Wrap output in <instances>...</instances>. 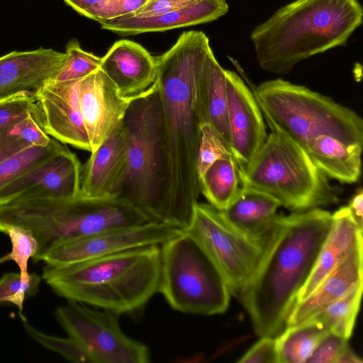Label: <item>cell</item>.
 Instances as JSON below:
<instances>
[{
    "label": "cell",
    "mask_w": 363,
    "mask_h": 363,
    "mask_svg": "<svg viewBox=\"0 0 363 363\" xmlns=\"http://www.w3.org/2000/svg\"><path fill=\"white\" fill-rule=\"evenodd\" d=\"M183 230L155 221L113 228L58 242L40 261L50 266H62L118 253L128 250L160 245Z\"/></svg>",
    "instance_id": "7c38bea8"
},
{
    "label": "cell",
    "mask_w": 363,
    "mask_h": 363,
    "mask_svg": "<svg viewBox=\"0 0 363 363\" xmlns=\"http://www.w3.org/2000/svg\"><path fill=\"white\" fill-rule=\"evenodd\" d=\"M34 91H23L0 100V133L6 132L37 111Z\"/></svg>",
    "instance_id": "836d02e7"
},
{
    "label": "cell",
    "mask_w": 363,
    "mask_h": 363,
    "mask_svg": "<svg viewBox=\"0 0 363 363\" xmlns=\"http://www.w3.org/2000/svg\"><path fill=\"white\" fill-rule=\"evenodd\" d=\"M348 339L328 333L317 345L306 363H337L343 352L350 347Z\"/></svg>",
    "instance_id": "d590c367"
},
{
    "label": "cell",
    "mask_w": 363,
    "mask_h": 363,
    "mask_svg": "<svg viewBox=\"0 0 363 363\" xmlns=\"http://www.w3.org/2000/svg\"><path fill=\"white\" fill-rule=\"evenodd\" d=\"M160 245H148L62 266L45 264L42 278L55 293L118 315L143 310L158 293Z\"/></svg>",
    "instance_id": "277c9868"
},
{
    "label": "cell",
    "mask_w": 363,
    "mask_h": 363,
    "mask_svg": "<svg viewBox=\"0 0 363 363\" xmlns=\"http://www.w3.org/2000/svg\"><path fill=\"white\" fill-rule=\"evenodd\" d=\"M91 153L82 167L79 196H118L127 170L126 144L122 121Z\"/></svg>",
    "instance_id": "e0dca14e"
},
{
    "label": "cell",
    "mask_w": 363,
    "mask_h": 363,
    "mask_svg": "<svg viewBox=\"0 0 363 363\" xmlns=\"http://www.w3.org/2000/svg\"><path fill=\"white\" fill-rule=\"evenodd\" d=\"M29 146V143L8 131L0 133V162Z\"/></svg>",
    "instance_id": "60d3db41"
},
{
    "label": "cell",
    "mask_w": 363,
    "mask_h": 363,
    "mask_svg": "<svg viewBox=\"0 0 363 363\" xmlns=\"http://www.w3.org/2000/svg\"><path fill=\"white\" fill-rule=\"evenodd\" d=\"M362 202V189H359L347 206L353 219L361 229H363Z\"/></svg>",
    "instance_id": "7bdbcfd3"
},
{
    "label": "cell",
    "mask_w": 363,
    "mask_h": 363,
    "mask_svg": "<svg viewBox=\"0 0 363 363\" xmlns=\"http://www.w3.org/2000/svg\"><path fill=\"white\" fill-rule=\"evenodd\" d=\"M79 14L92 19L95 11L106 0H64Z\"/></svg>",
    "instance_id": "b9f144b4"
},
{
    "label": "cell",
    "mask_w": 363,
    "mask_h": 363,
    "mask_svg": "<svg viewBox=\"0 0 363 363\" xmlns=\"http://www.w3.org/2000/svg\"><path fill=\"white\" fill-rule=\"evenodd\" d=\"M201 193L209 204L225 210L238 196L242 182L238 164L234 157L215 161L200 178Z\"/></svg>",
    "instance_id": "4316f807"
},
{
    "label": "cell",
    "mask_w": 363,
    "mask_h": 363,
    "mask_svg": "<svg viewBox=\"0 0 363 363\" xmlns=\"http://www.w3.org/2000/svg\"><path fill=\"white\" fill-rule=\"evenodd\" d=\"M226 0H199L181 9L152 16H123L100 21L102 29L123 35L164 31L213 21L228 13Z\"/></svg>",
    "instance_id": "44dd1931"
},
{
    "label": "cell",
    "mask_w": 363,
    "mask_h": 363,
    "mask_svg": "<svg viewBox=\"0 0 363 363\" xmlns=\"http://www.w3.org/2000/svg\"><path fill=\"white\" fill-rule=\"evenodd\" d=\"M101 69L125 96L146 91L155 82L156 58L140 44L128 40L116 42L101 58Z\"/></svg>",
    "instance_id": "ffe728a7"
},
{
    "label": "cell",
    "mask_w": 363,
    "mask_h": 363,
    "mask_svg": "<svg viewBox=\"0 0 363 363\" xmlns=\"http://www.w3.org/2000/svg\"><path fill=\"white\" fill-rule=\"evenodd\" d=\"M127 170L119 196L157 221L161 184L162 108L153 83L130 104L122 120Z\"/></svg>",
    "instance_id": "9c48e42d"
},
{
    "label": "cell",
    "mask_w": 363,
    "mask_h": 363,
    "mask_svg": "<svg viewBox=\"0 0 363 363\" xmlns=\"http://www.w3.org/2000/svg\"><path fill=\"white\" fill-rule=\"evenodd\" d=\"M234 157L230 149L208 123L201 128V135L196 157L199 179L215 161Z\"/></svg>",
    "instance_id": "d6a6232c"
},
{
    "label": "cell",
    "mask_w": 363,
    "mask_h": 363,
    "mask_svg": "<svg viewBox=\"0 0 363 363\" xmlns=\"http://www.w3.org/2000/svg\"><path fill=\"white\" fill-rule=\"evenodd\" d=\"M199 0H147L137 11L128 14L135 16H152L188 7Z\"/></svg>",
    "instance_id": "ab89813d"
},
{
    "label": "cell",
    "mask_w": 363,
    "mask_h": 363,
    "mask_svg": "<svg viewBox=\"0 0 363 363\" xmlns=\"http://www.w3.org/2000/svg\"><path fill=\"white\" fill-rule=\"evenodd\" d=\"M65 58V53L42 48L0 57V100L19 92H35L53 78Z\"/></svg>",
    "instance_id": "ac0fdd59"
},
{
    "label": "cell",
    "mask_w": 363,
    "mask_h": 363,
    "mask_svg": "<svg viewBox=\"0 0 363 363\" xmlns=\"http://www.w3.org/2000/svg\"><path fill=\"white\" fill-rule=\"evenodd\" d=\"M362 282V239L351 247L340 262L309 296L294 304L288 317L286 327L297 325L315 316Z\"/></svg>",
    "instance_id": "d6986e66"
},
{
    "label": "cell",
    "mask_w": 363,
    "mask_h": 363,
    "mask_svg": "<svg viewBox=\"0 0 363 363\" xmlns=\"http://www.w3.org/2000/svg\"><path fill=\"white\" fill-rule=\"evenodd\" d=\"M362 151V145L345 144L323 135L317 136L306 150L312 162L328 178L347 184L360 177Z\"/></svg>",
    "instance_id": "cb8c5ba5"
},
{
    "label": "cell",
    "mask_w": 363,
    "mask_h": 363,
    "mask_svg": "<svg viewBox=\"0 0 363 363\" xmlns=\"http://www.w3.org/2000/svg\"><path fill=\"white\" fill-rule=\"evenodd\" d=\"M158 293L169 306L187 314L224 313L230 293L220 270L190 235L182 232L160 245Z\"/></svg>",
    "instance_id": "ba28073f"
},
{
    "label": "cell",
    "mask_w": 363,
    "mask_h": 363,
    "mask_svg": "<svg viewBox=\"0 0 363 363\" xmlns=\"http://www.w3.org/2000/svg\"><path fill=\"white\" fill-rule=\"evenodd\" d=\"M241 182L242 188L262 192L295 211L335 203L341 193L303 148L274 130L245 169Z\"/></svg>",
    "instance_id": "52a82bcc"
},
{
    "label": "cell",
    "mask_w": 363,
    "mask_h": 363,
    "mask_svg": "<svg viewBox=\"0 0 363 363\" xmlns=\"http://www.w3.org/2000/svg\"><path fill=\"white\" fill-rule=\"evenodd\" d=\"M330 332L315 318L286 327L275 337L278 363H306Z\"/></svg>",
    "instance_id": "484cf974"
},
{
    "label": "cell",
    "mask_w": 363,
    "mask_h": 363,
    "mask_svg": "<svg viewBox=\"0 0 363 363\" xmlns=\"http://www.w3.org/2000/svg\"><path fill=\"white\" fill-rule=\"evenodd\" d=\"M8 132L10 135L21 138L34 146L45 147L52 141L40 124L38 108L35 113L28 116L11 128Z\"/></svg>",
    "instance_id": "8d00e7d4"
},
{
    "label": "cell",
    "mask_w": 363,
    "mask_h": 363,
    "mask_svg": "<svg viewBox=\"0 0 363 363\" xmlns=\"http://www.w3.org/2000/svg\"><path fill=\"white\" fill-rule=\"evenodd\" d=\"M63 145L55 139L45 147L31 145L0 162V190L15 178L37 166Z\"/></svg>",
    "instance_id": "f1b7e54d"
},
{
    "label": "cell",
    "mask_w": 363,
    "mask_h": 363,
    "mask_svg": "<svg viewBox=\"0 0 363 363\" xmlns=\"http://www.w3.org/2000/svg\"><path fill=\"white\" fill-rule=\"evenodd\" d=\"M147 0H106L94 12L97 22L126 16L140 9Z\"/></svg>",
    "instance_id": "74e56055"
},
{
    "label": "cell",
    "mask_w": 363,
    "mask_h": 363,
    "mask_svg": "<svg viewBox=\"0 0 363 363\" xmlns=\"http://www.w3.org/2000/svg\"><path fill=\"white\" fill-rule=\"evenodd\" d=\"M202 31L182 33L156 57L162 108V166L157 221L185 229L201 194L196 157L203 124L199 83L208 52Z\"/></svg>",
    "instance_id": "6da1fadb"
},
{
    "label": "cell",
    "mask_w": 363,
    "mask_h": 363,
    "mask_svg": "<svg viewBox=\"0 0 363 363\" xmlns=\"http://www.w3.org/2000/svg\"><path fill=\"white\" fill-rule=\"evenodd\" d=\"M79 80L52 79L35 91L40 124L56 140L91 151L80 106Z\"/></svg>",
    "instance_id": "5bb4252c"
},
{
    "label": "cell",
    "mask_w": 363,
    "mask_h": 363,
    "mask_svg": "<svg viewBox=\"0 0 363 363\" xmlns=\"http://www.w3.org/2000/svg\"><path fill=\"white\" fill-rule=\"evenodd\" d=\"M41 278L35 273H30L26 278L16 272H9L0 279V304L11 303L18 309L22 321L26 320L23 315V304L26 298L35 296L38 291Z\"/></svg>",
    "instance_id": "4dcf8cb0"
},
{
    "label": "cell",
    "mask_w": 363,
    "mask_h": 363,
    "mask_svg": "<svg viewBox=\"0 0 363 363\" xmlns=\"http://www.w3.org/2000/svg\"><path fill=\"white\" fill-rule=\"evenodd\" d=\"M270 225L261 235H249L231 224L222 211L198 202L183 232L202 247L220 270L230 294L240 299L263 255Z\"/></svg>",
    "instance_id": "30bf717a"
},
{
    "label": "cell",
    "mask_w": 363,
    "mask_h": 363,
    "mask_svg": "<svg viewBox=\"0 0 363 363\" xmlns=\"http://www.w3.org/2000/svg\"><path fill=\"white\" fill-rule=\"evenodd\" d=\"M199 101L203 123H208L231 150L225 69L208 52L199 83Z\"/></svg>",
    "instance_id": "603a6c76"
},
{
    "label": "cell",
    "mask_w": 363,
    "mask_h": 363,
    "mask_svg": "<svg viewBox=\"0 0 363 363\" xmlns=\"http://www.w3.org/2000/svg\"><path fill=\"white\" fill-rule=\"evenodd\" d=\"M150 221L128 200L120 197L72 199L37 198L13 201L0 207V228L28 230L38 242L35 262L54 245L101 230Z\"/></svg>",
    "instance_id": "5b68a950"
},
{
    "label": "cell",
    "mask_w": 363,
    "mask_h": 363,
    "mask_svg": "<svg viewBox=\"0 0 363 363\" xmlns=\"http://www.w3.org/2000/svg\"><path fill=\"white\" fill-rule=\"evenodd\" d=\"M82 167L63 145L48 159L15 178L0 190V207L16 200L72 199L79 196Z\"/></svg>",
    "instance_id": "4fadbf2b"
},
{
    "label": "cell",
    "mask_w": 363,
    "mask_h": 363,
    "mask_svg": "<svg viewBox=\"0 0 363 363\" xmlns=\"http://www.w3.org/2000/svg\"><path fill=\"white\" fill-rule=\"evenodd\" d=\"M80 106L91 151L122 121L130 102L139 94L123 96L100 69L80 79Z\"/></svg>",
    "instance_id": "2e32d148"
},
{
    "label": "cell",
    "mask_w": 363,
    "mask_h": 363,
    "mask_svg": "<svg viewBox=\"0 0 363 363\" xmlns=\"http://www.w3.org/2000/svg\"><path fill=\"white\" fill-rule=\"evenodd\" d=\"M333 225L318 256L315 266L300 290L296 303L305 299L320 281L340 262L351 247L362 239L361 229L347 206L336 211Z\"/></svg>",
    "instance_id": "7402d4cb"
},
{
    "label": "cell",
    "mask_w": 363,
    "mask_h": 363,
    "mask_svg": "<svg viewBox=\"0 0 363 363\" xmlns=\"http://www.w3.org/2000/svg\"><path fill=\"white\" fill-rule=\"evenodd\" d=\"M362 290L363 282L312 318L320 321L330 333L349 339L359 310Z\"/></svg>",
    "instance_id": "83f0119b"
},
{
    "label": "cell",
    "mask_w": 363,
    "mask_h": 363,
    "mask_svg": "<svg viewBox=\"0 0 363 363\" xmlns=\"http://www.w3.org/2000/svg\"><path fill=\"white\" fill-rule=\"evenodd\" d=\"M362 359L357 357L349 347L341 355L337 363H361Z\"/></svg>",
    "instance_id": "ee69618b"
},
{
    "label": "cell",
    "mask_w": 363,
    "mask_h": 363,
    "mask_svg": "<svg viewBox=\"0 0 363 363\" xmlns=\"http://www.w3.org/2000/svg\"><path fill=\"white\" fill-rule=\"evenodd\" d=\"M363 21L358 0H295L250 34L264 70L289 74L299 62L345 45Z\"/></svg>",
    "instance_id": "3957f363"
},
{
    "label": "cell",
    "mask_w": 363,
    "mask_h": 363,
    "mask_svg": "<svg viewBox=\"0 0 363 363\" xmlns=\"http://www.w3.org/2000/svg\"><path fill=\"white\" fill-rule=\"evenodd\" d=\"M66 58L52 80L69 82L82 79L99 69L101 58L84 51L77 39L66 45Z\"/></svg>",
    "instance_id": "f546056e"
},
{
    "label": "cell",
    "mask_w": 363,
    "mask_h": 363,
    "mask_svg": "<svg viewBox=\"0 0 363 363\" xmlns=\"http://www.w3.org/2000/svg\"><path fill=\"white\" fill-rule=\"evenodd\" d=\"M23 325L27 334L47 349L58 353L71 362L91 363L86 352L70 337H59L48 335L35 328L26 320L23 321Z\"/></svg>",
    "instance_id": "e575fe53"
},
{
    "label": "cell",
    "mask_w": 363,
    "mask_h": 363,
    "mask_svg": "<svg viewBox=\"0 0 363 363\" xmlns=\"http://www.w3.org/2000/svg\"><path fill=\"white\" fill-rule=\"evenodd\" d=\"M251 90L270 129L306 152L322 135L363 145L362 118L329 96L279 78L251 85Z\"/></svg>",
    "instance_id": "8992f818"
},
{
    "label": "cell",
    "mask_w": 363,
    "mask_h": 363,
    "mask_svg": "<svg viewBox=\"0 0 363 363\" xmlns=\"http://www.w3.org/2000/svg\"><path fill=\"white\" fill-rule=\"evenodd\" d=\"M59 324L86 352L91 363H147L148 347L128 337L121 329L119 315L105 310L69 301L57 308Z\"/></svg>",
    "instance_id": "8fae6325"
},
{
    "label": "cell",
    "mask_w": 363,
    "mask_h": 363,
    "mask_svg": "<svg viewBox=\"0 0 363 363\" xmlns=\"http://www.w3.org/2000/svg\"><path fill=\"white\" fill-rule=\"evenodd\" d=\"M0 232L9 238L11 251L0 258V264L13 261L19 268V273L23 277H28V260L36 255L38 242L30 231L19 226L5 225L0 228Z\"/></svg>",
    "instance_id": "1f68e13d"
},
{
    "label": "cell",
    "mask_w": 363,
    "mask_h": 363,
    "mask_svg": "<svg viewBox=\"0 0 363 363\" xmlns=\"http://www.w3.org/2000/svg\"><path fill=\"white\" fill-rule=\"evenodd\" d=\"M332 225V214L320 208L277 214L257 269L239 299L257 335L275 337L286 328Z\"/></svg>",
    "instance_id": "7a4b0ae2"
},
{
    "label": "cell",
    "mask_w": 363,
    "mask_h": 363,
    "mask_svg": "<svg viewBox=\"0 0 363 363\" xmlns=\"http://www.w3.org/2000/svg\"><path fill=\"white\" fill-rule=\"evenodd\" d=\"M240 363H278L275 337L263 336L239 360Z\"/></svg>",
    "instance_id": "f35d334b"
},
{
    "label": "cell",
    "mask_w": 363,
    "mask_h": 363,
    "mask_svg": "<svg viewBox=\"0 0 363 363\" xmlns=\"http://www.w3.org/2000/svg\"><path fill=\"white\" fill-rule=\"evenodd\" d=\"M280 204L259 191L242 188L238 196L223 211L228 220L239 230L252 235L265 232L277 216Z\"/></svg>",
    "instance_id": "d4e9b609"
},
{
    "label": "cell",
    "mask_w": 363,
    "mask_h": 363,
    "mask_svg": "<svg viewBox=\"0 0 363 363\" xmlns=\"http://www.w3.org/2000/svg\"><path fill=\"white\" fill-rule=\"evenodd\" d=\"M231 152L240 177L267 137L264 116L254 94L234 71L225 69Z\"/></svg>",
    "instance_id": "9a60e30c"
}]
</instances>
